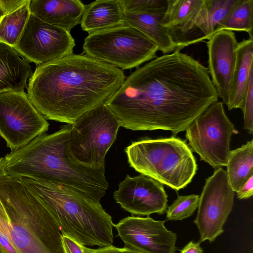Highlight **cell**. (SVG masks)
<instances>
[{
	"mask_svg": "<svg viewBox=\"0 0 253 253\" xmlns=\"http://www.w3.org/2000/svg\"><path fill=\"white\" fill-rule=\"evenodd\" d=\"M218 100L208 68L175 51L137 68L105 104L120 126L176 135Z\"/></svg>",
	"mask_w": 253,
	"mask_h": 253,
	"instance_id": "cell-1",
	"label": "cell"
},
{
	"mask_svg": "<svg viewBox=\"0 0 253 253\" xmlns=\"http://www.w3.org/2000/svg\"><path fill=\"white\" fill-rule=\"evenodd\" d=\"M126 79L121 69L85 54H72L38 65L28 96L45 119L73 124L105 103Z\"/></svg>",
	"mask_w": 253,
	"mask_h": 253,
	"instance_id": "cell-2",
	"label": "cell"
},
{
	"mask_svg": "<svg viewBox=\"0 0 253 253\" xmlns=\"http://www.w3.org/2000/svg\"><path fill=\"white\" fill-rule=\"evenodd\" d=\"M71 127L67 124L43 133L7 154L3 158L7 175L62 185L100 203L109 186L105 167H91L73 157L69 146Z\"/></svg>",
	"mask_w": 253,
	"mask_h": 253,
	"instance_id": "cell-3",
	"label": "cell"
},
{
	"mask_svg": "<svg viewBox=\"0 0 253 253\" xmlns=\"http://www.w3.org/2000/svg\"><path fill=\"white\" fill-rule=\"evenodd\" d=\"M18 179L48 210L62 235L85 247L112 245L114 224L100 203L62 185L24 177Z\"/></svg>",
	"mask_w": 253,
	"mask_h": 253,
	"instance_id": "cell-4",
	"label": "cell"
},
{
	"mask_svg": "<svg viewBox=\"0 0 253 253\" xmlns=\"http://www.w3.org/2000/svg\"><path fill=\"white\" fill-rule=\"evenodd\" d=\"M0 200L17 253H64L60 228L45 207L17 178H0Z\"/></svg>",
	"mask_w": 253,
	"mask_h": 253,
	"instance_id": "cell-5",
	"label": "cell"
},
{
	"mask_svg": "<svg viewBox=\"0 0 253 253\" xmlns=\"http://www.w3.org/2000/svg\"><path fill=\"white\" fill-rule=\"evenodd\" d=\"M129 166L175 191L191 182L197 170L192 151L174 136L142 139L125 150Z\"/></svg>",
	"mask_w": 253,
	"mask_h": 253,
	"instance_id": "cell-6",
	"label": "cell"
},
{
	"mask_svg": "<svg viewBox=\"0 0 253 253\" xmlns=\"http://www.w3.org/2000/svg\"><path fill=\"white\" fill-rule=\"evenodd\" d=\"M83 53L120 69L138 67L156 58L157 46L127 24L88 35Z\"/></svg>",
	"mask_w": 253,
	"mask_h": 253,
	"instance_id": "cell-7",
	"label": "cell"
},
{
	"mask_svg": "<svg viewBox=\"0 0 253 253\" xmlns=\"http://www.w3.org/2000/svg\"><path fill=\"white\" fill-rule=\"evenodd\" d=\"M120 127L117 117L105 103L90 110L72 124L69 139L72 155L84 165L105 167V156Z\"/></svg>",
	"mask_w": 253,
	"mask_h": 253,
	"instance_id": "cell-8",
	"label": "cell"
},
{
	"mask_svg": "<svg viewBox=\"0 0 253 253\" xmlns=\"http://www.w3.org/2000/svg\"><path fill=\"white\" fill-rule=\"evenodd\" d=\"M238 131L227 117L223 102L211 104L186 130L191 149L215 169L226 166L232 135Z\"/></svg>",
	"mask_w": 253,
	"mask_h": 253,
	"instance_id": "cell-9",
	"label": "cell"
},
{
	"mask_svg": "<svg viewBox=\"0 0 253 253\" xmlns=\"http://www.w3.org/2000/svg\"><path fill=\"white\" fill-rule=\"evenodd\" d=\"M48 126L24 91L0 93V135L11 151L46 133Z\"/></svg>",
	"mask_w": 253,
	"mask_h": 253,
	"instance_id": "cell-10",
	"label": "cell"
},
{
	"mask_svg": "<svg viewBox=\"0 0 253 253\" xmlns=\"http://www.w3.org/2000/svg\"><path fill=\"white\" fill-rule=\"evenodd\" d=\"M234 195L226 171L222 168L215 169L206 180L194 220L200 233V243L212 242L223 232L233 209Z\"/></svg>",
	"mask_w": 253,
	"mask_h": 253,
	"instance_id": "cell-11",
	"label": "cell"
},
{
	"mask_svg": "<svg viewBox=\"0 0 253 253\" xmlns=\"http://www.w3.org/2000/svg\"><path fill=\"white\" fill-rule=\"evenodd\" d=\"M75 46L70 32L31 13L13 48L27 61L40 65L73 54Z\"/></svg>",
	"mask_w": 253,
	"mask_h": 253,
	"instance_id": "cell-12",
	"label": "cell"
},
{
	"mask_svg": "<svg viewBox=\"0 0 253 253\" xmlns=\"http://www.w3.org/2000/svg\"><path fill=\"white\" fill-rule=\"evenodd\" d=\"M165 222L131 216L114 226L125 248L142 253H175L177 235L166 228Z\"/></svg>",
	"mask_w": 253,
	"mask_h": 253,
	"instance_id": "cell-13",
	"label": "cell"
},
{
	"mask_svg": "<svg viewBox=\"0 0 253 253\" xmlns=\"http://www.w3.org/2000/svg\"><path fill=\"white\" fill-rule=\"evenodd\" d=\"M114 199L121 208L133 215L163 214L168 208V195L164 185L140 174L127 175L114 193Z\"/></svg>",
	"mask_w": 253,
	"mask_h": 253,
	"instance_id": "cell-14",
	"label": "cell"
},
{
	"mask_svg": "<svg viewBox=\"0 0 253 253\" xmlns=\"http://www.w3.org/2000/svg\"><path fill=\"white\" fill-rule=\"evenodd\" d=\"M237 44L235 33L230 30H221L214 33L207 42L208 70L218 97L226 105Z\"/></svg>",
	"mask_w": 253,
	"mask_h": 253,
	"instance_id": "cell-15",
	"label": "cell"
},
{
	"mask_svg": "<svg viewBox=\"0 0 253 253\" xmlns=\"http://www.w3.org/2000/svg\"><path fill=\"white\" fill-rule=\"evenodd\" d=\"M204 0H167L161 26L172 39L176 51L200 42L195 23Z\"/></svg>",
	"mask_w": 253,
	"mask_h": 253,
	"instance_id": "cell-16",
	"label": "cell"
},
{
	"mask_svg": "<svg viewBox=\"0 0 253 253\" xmlns=\"http://www.w3.org/2000/svg\"><path fill=\"white\" fill-rule=\"evenodd\" d=\"M85 5L80 0H30L31 13L69 32L81 23Z\"/></svg>",
	"mask_w": 253,
	"mask_h": 253,
	"instance_id": "cell-17",
	"label": "cell"
},
{
	"mask_svg": "<svg viewBox=\"0 0 253 253\" xmlns=\"http://www.w3.org/2000/svg\"><path fill=\"white\" fill-rule=\"evenodd\" d=\"M124 15L120 0H97L85 5L80 24L92 34L126 24Z\"/></svg>",
	"mask_w": 253,
	"mask_h": 253,
	"instance_id": "cell-18",
	"label": "cell"
},
{
	"mask_svg": "<svg viewBox=\"0 0 253 253\" xmlns=\"http://www.w3.org/2000/svg\"><path fill=\"white\" fill-rule=\"evenodd\" d=\"M235 64L230 84L228 109H241L249 78L253 70V38L238 42Z\"/></svg>",
	"mask_w": 253,
	"mask_h": 253,
	"instance_id": "cell-19",
	"label": "cell"
},
{
	"mask_svg": "<svg viewBox=\"0 0 253 253\" xmlns=\"http://www.w3.org/2000/svg\"><path fill=\"white\" fill-rule=\"evenodd\" d=\"M32 74L29 62L13 48L0 42V93L24 91Z\"/></svg>",
	"mask_w": 253,
	"mask_h": 253,
	"instance_id": "cell-20",
	"label": "cell"
},
{
	"mask_svg": "<svg viewBox=\"0 0 253 253\" xmlns=\"http://www.w3.org/2000/svg\"><path fill=\"white\" fill-rule=\"evenodd\" d=\"M164 13L124 12V15L125 23L146 37L164 55L176 51L172 39L161 26V20Z\"/></svg>",
	"mask_w": 253,
	"mask_h": 253,
	"instance_id": "cell-21",
	"label": "cell"
},
{
	"mask_svg": "<svg viewBox=\"0 0 253 253\" xmlns=\"http://www.w3.org/2000/svg\"><path fill=\"white\" fill-rule=\"evenodd\" d=\"M237 0H204L195 26L201 41L209 40L215 33Z\"/></svg>",
	"mask_w": 253,
	"mask_h": 253,
	"instance_id": "cell-22",
	"label": "cell"
},
{
	"mask_svg": "<svg viewBox=\"0 0 253 253\" xmlns=\"http://www.w3.org/2000/svg\"><path fill=\"white\" fill-rule=\"evenodd\" d=\"M226 166L230 185L237 193L253 175V140L231 150Z\"/></svg>",
	"mask_w": 253,
	"mask_h": 253,
	"instance_id": "cell-23",
	"label": "cell"
},
{
	"mask_svg": "<svg viewBox=\"0 0 253 253\" xmlns=\"http://www.w3.org/2000/svg\"><path fill=\"white\" fill-rule=\"evenodd\" d=\"M30 0L13 11L0 16V42L14 48L31 14Z\"/></svg>",
	"mask_w": 253,
	"mask_h": 253,
	"instance_id": "cell-24",
	"label": "cell"
},
{
	"mask_svg": "<svg viewBox=\"0 0 253 253\" xmlns=\"http://www.w3.org/2000/svg\"><path fill=\"white\" fill-rule=\"evenodd\" d=\"M253 0H237L215 33L221 30L244 31L253 38Z\"/></svg>",
	"mask_w": 253,
	"mask_h": 253,
	"instance_id": "cell-25",
	"label": "cell"
},
{
	"mask_svg": "<svg viewBox=\"0 0 253 253\" xmlns=\"http://www.w3.org/2000/svg\"><path fill=\"white\" fill-rule=\"evenodd\" d=\"M199 196L191 194L178 196L166 211L167 220L180 221L193 215L198 208Z\"/></svg>",
	"mask_w": 253,
	"mask_h": 253,
	"instance_id": "cell-26",
	"label": "cell"
},
{
	"mask_svg": "<svg viewBox=\"0 0 253 253\" xmlns=\"http://www.w3.org/2000/svg\"><path fill=\"white\" fill-rule=\"evenodd\" d=\"M124 12L164 13L167 0H120Z\"/></svg>",
	"mask_w": 253,
	"mask_h": 253,
	"instance_id": "cell-27",
	"label": "cell"
},
{
	"mask_svg": "<svg viewBox=\"0 0 253 253\" xmlns=\"http://www.w3.org/2000/svg\"><path fill=\"white\" fill-rule=\"evenodd\" d=\"M0 253H17L11 239L8 217L0 200Z\"/></svg>",
	"mask_w": 253,
	"mask_h": 253,
	"instance_id": "cell-28",
	"label": "cell"
},
{
	"mask_svg": "<svg viewBox=\"0 0 253 253\" xmlns=\"http://www.w3.org/2000/svg\"><path fill=\"white\" fill-rule=\"evenodd\" d=\"M241 110L244 116V128L253 132V70L250 74Z\"/></svg>",
	"mask_w": 253,
	"mask_h": 253,
	"instance_id": "cell-29",
	"label": "cell"
},
{
	"mask_svg": "<svg viewBox=\"0 0 253 253\" xmlns=\"http://www.w3.org/2000/svg\"><path fill=\"white\" fill-rule=\"evenodd\" d=\"M62 243L64 253H85L84 246L70 237L62 235Z\"/></svg>",
	"mask_w": 253,
	"mask_h": 253,
	"instance_id": "cell-30",
	"label": "cell"
},
{
	"mask_svg": "<svg viewBox=\"0 0 253 253\" xmlns=\"http://www.w3.org/2000/svg\"><path fill=\"white\" fill-rule=\"evenodd\" d=\"M29 0H0V16L16 10Z\"/></svg>",
	"mask_w": 253,
	"mask_h": 253,
	"instance_id": "cell-31",
	"label": "cell"
},
{
	"mask_svg": "<svg viewBox=\"0 0 253 253\" xmlns=\"http://www.w3.org/2000/svg\"><path fill=\"white\" fill-rule=\"evenodd\" d=\"M85 253H142L139 252L128 249L125 248H117L113 245L103 248L92 249L84 246Z\"/></svg>",
	"mask_w": 253,
	"mask_h": 253,
	"instance_id": "cell-32",
	"label": "cell"
},
{
	"mask_svg": "<svg viewBox=\"0 0 253 253\" xmlns=\"http://www.w3.org/2000/svg\"><path fill=\"white\" fill-rule=\"evenodd\" d=\"M253 194V175L242 186L237 192V198L240 199H246L250 198Z\"/></svg>",
	"mask_w": 253,
	"mask_h": 253,
	"instance_id": "cell-33",
	"label": "cell"
},
{
	"mask_svg": "<svg viewBox=\"0 0 253 253\" xmlns=\"http://www.w3.org/2000/svg\"><path fill=\"white\" fill-rule=\"evenodd\" d=\"M200 243L199 242L195 243L191 241L181 250L180 253H203Z\"/></svg>",
	"mask_w": 253,
	"mask_h": 253,
	"instance_id": "cell-34",
	"label": "cell"
},
{
	"mask_svg": "<svg viewBox=\"0 0 253 253\" xmlns=\"http://www.w3.org/2000/svg\"><path fill=\"white\" fill-rule=\"evenodd\" d=\"M7 176L4 165L3 163V158H0V178Z\"/></svg>",
	"mask_w": 253,
	"mask_h": 253,
	"instance_id": "cell-35",
	"label": "cell"
}]
</instances>
